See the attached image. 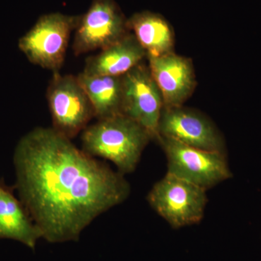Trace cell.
Listing matches in <instances>:
<instances>
[{
  "instance_id": "obj_1",
  "label": "cell",
  "mask_w": 261,
  "mask_h": 261,
  "mask_svg": "<svg viewBox=\"0 0 261 261\" xmlns=\"http://www.w3.org/2000/svg\"><path fill=\"white\" fill-rule=\"evenodd\" d=\"M19 198L51 244L77 242L98 216L129 197L124 175L50 128L37 127L17 144Z\"/></svg>"
},
{
  "instance_id": "obj_2",
  "label": "cell",
  "mask_w": 261,
  "mask_h": 261,
  "mask_svg": "<svg viewBox=\"0 0 261 261\" xmlns=\"http://www.w3.org/2000/svg\"><path fill=\"white\" fill-rule=\"evenodd\" d=\"M82 134V150L111 161L123 175L135 171L144 149L153 140L144 127L123 114L97 120Z\"/></svg>"
},
{
  "instance_id": "obj_3",
  "label": "cell",
  "mask_w": 261,
  "mask_h": 261,
  "mask_svg": "<svg viewBox=\"0 0 261 261\" xmlns=\"http://www.w3.org/2000/svg\"><path fill=\"white\" fill-rule=\"evenodd\" d=\"M80 16L51 13L42 15L18 42V47L32 64L53 72L64 64L70 35Z\"/></svg>"
},
{
  "instance_id": "obj_4",
  "label": "cell",
  "mask_w": 261,
  "mask_h": 261,
  "mask_svg": "<svg viewBox=\"0 0 261 261\" xmlns=\"http://www.w3.org/2000/svg\"><path fill=\"white\" fill-rule=\"evenodd\" d=\"M150 207L175 229L199 224L204 217L207 190L166 173L147 196Z\"/></svg>"
},
{
  "instance_id": "obj_5",
  "label": "cell",
  "mask_w": 261,
  "mask_h": 261,
  "mask_svg": "<svg viewBox=\"0 0 261 261\" xmlns=\"http://www.w3.org/2000/svg\"><path fill=\"white\" fill-rule=\"evenodd\" d=\"M167 159V173L207 190L233 176L226 153L204 150L158 136Z\"/></svg>"
},
{
  "instance_id": "obj_6",
  "label": "cell",
  "mask_w": 261,
  "mask_h": 261,
  "mask_svg": "<svg viewBox=\"0 0 261 261\" xmlns=\"http://www.w3.org/2000/svg\"><path fill=\"white\" fill-rule=\"evenodd\" d=\"M53 128L68 140L83 132L95 118L93 106L77 75L53 72L47 89Z\"/></svg>"
},
{
  "instance_id": "obj_7",
  "label": "cell",
  "mask_w": 261,
  "mask_h": 261,
  "mask_svg": "<svg viewBox=\"0 0 261 261\" xmlns=\"http://www.w3.org/2000/svg\"><path fill=\"white\" fill-rule=\"evenodd\" d=\"M127 20L115 0H92L75 29L73 53L100 51L118 42L129 32Z\"/></svg>"
},
{
  "instance_id": "obj_8",
  "label": "cell",
  "mask_w": 261,
  "mask_h": 261,
  "mask_svg": "<svg viewBox=\"0 0 261 261\" xmlns=\"http://www.w3.org/2000/svg\"><path fill=\"white\" fill-rule=\"evenodd\" d=\"M122 78V114L144 127L155 140L163 102L149 67L141 63Z\"/></svg>"
},
{
  "instance_id": "obj_9",
  "label": "cell",
  "mask_w": 261,
  "mask_h": 261,
  "mask_svg": "<svg viewBox=\"0 0 261 261\" xmlns=\"http://www.w3.org/2000/svg\"><path fill=\"white\" fill-rule=\"evenodd\" d=\"M158 136L204 150L226 153L221 132L207 117L189 108H163Z\"/></svg>"
},
{
  "instance_id": "obj_10",
  "label": "cell",
  "mask_w": 261,
  "mask_h": 261,
  "mask_svg": "<svg viewBox=\"0 0 261 261\" xmlns=\"http://www.w3.org/2000/svg\"><path fill=\"white\" fill-rule=\"evenodd\" d=\"M149 68L163 98V108L179 107L196 85L192 61L172 53L148 57Z\"/></svg>"
},
{
  "instance_id": "obj_11",
  "label": "cell",
  "mask_w": 261,
  "mask_h": 261,
  "mask_svg": "<svg viewBox=\"0 0 261 261\" xmlns=\"http://www.w3.org/2000/svg\"><path fill=\"white\" fill-rule=\"evenodd\" d=\"M15 190L0 178V240H15L35 250L42 233Z\"/></svg>"
},
{
  "instance_id": "obj_12",
  "label": "cell",
  "mask_w": 261,
  "mask_h": 261,
  "mask_svg": "<svg viewBox=\"0 0 261 261\" xmlns=\"http://www.w3.org/2000/svg\"><path fill=\"white\" fill-rule=\"evenodd\" d=\"M147 57L135 36L130 32L118 42L86 60L83 73L91 75L122 76Z\"/></svg>"
},
{
  "instance_id": "obj_13",
  "label": "cell",
  "mask_w": 261,
  "mask_h": 261,
  "mask_svg": "<svg viewBox=\"0 0 261 261\" xmlns=\"http://www.w3.org/2000/svg\"><path fill=\"white\" fill-rule=\"evenodd\" d=\"M127 27L145 49L147 58L172 53L173 29L162 15L149 11L135 13L127 20Z\"/></svg>"
},
{
  "instance_id": "obj_14",
  "label": "cell",
  "mask_w": 261,
  "mask_h": 261,
  "mask_svg": "<svg viewBox=\"0 0 261 261\" xmlns=\"http://www.w3.org/2000/svg\"><path fill=\"white\" fill-rule=\"evenodd\" d=\"M122 76L91 75L83 72L77 75L92 102L97 120L122 114Z\"/></svg>"
}]
</instances>
